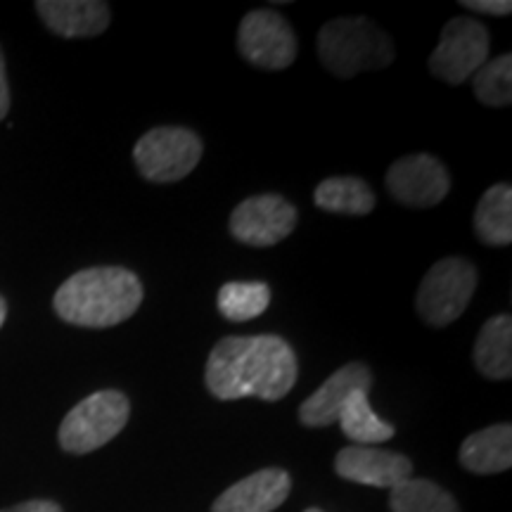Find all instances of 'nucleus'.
Masks as SVG:
<instances>
[{"label":"nucleus","instance_id":"obj_1","mask_svg":"<svg viewBox=\"0 0 512 512\" xmlns=\"http://www.w3.org/2000/svg\"><path fill=\"white\" fill-rule=\"evenodd\" d=\"M204 380L221 401H280L297 382V356L283 337H223L211 349Z\"/></svg>","mask_w":512,"mask_h":512},{"label":"nucleus","instance_id":"obj_2","mask_svg":"<svg viewBox=\"0 0 512 512\" xmlns=\"http://www.w3.org/2000/svg\"><path fill=\"white\" fill-rule=\"evenodd\" d=\"M53 304L57 316L79 328H112L138 311L143 285L126 268H86L62 283Z\"/></svg>","mask_w":512,"mask_h":512},{"label":"nucleus","instance_id":"obj_3","mask_svg":"<svg viewBox=\"0 0 512 512\" xmlns=\"http://www.w3.org/2000/svg\"><path fill=\"white\" fill-rule=\"evenodd\" d=\"M318 55L325 69L342 79L382 69L394 60L392 38L366 17L332 19L318 34Z\"/></svg>","mask_w":512,"mask_h":512},{"label":"nucleus","instance_id":"obj_4","mask_svg":"<svg viewBox=\"0 0 512 512\" xmlns=\"http://www.w3.org/2000/svg\"><path fill=\"white\" fill-rule=\"evenodd\" d=\"M128 415H131V403L124 394L114 389L95 392L76 403L62 420L60 446L76 456L98 451L124 430Z\"/></svg>","mask_w":512,"mask_h":512},{"label":"nucleus","instance_id":"obj_5","mask_svg":"<svg viewBox=\"0 0 512 512\" xmlns=\"http://www.w3.org/2000/svg\"><path fill=\"white\" fill-rule=\"evenodd\" d=\"M477 290V268L460 256H446L422 278L418 313L425 323L444 328L463 316Z\"/></svg>","mask_w":512,"mask_h":512},{"label":"nucleus","instance_id":"obj_6","mask_svg":"<svg viewBox=\"0 0 512 512\" xmlns=\"http://www.w3.org/2000/svg\"><path fill=\"white\" fill-rule=\"evenodd\" d=\"M133 159L147 181L176 183L200 164L202 140L190 128L159 126L138 140Z\"/></svg>","mask_w":512,"mask_h":512},{"label":"nucleus","instance_id":"obj_7","mask_svg":"<svg viewBox=\"0 0 512 512\" xmlns=\"http://www.w3.org/2000/svg\"><path fill=\"white\" fill-rule=\"evenodd\" d=\"M489 55V29L470 17H453L441 29L439 46L430 57V72L458 86L477 74Z\"/></svg>","mask_w":512,"mask_h":512},{"label":"nucleus","instance_id":"obj_8","mask_svg":"<svg viewBox=\"0 0 512 512\" xmlns=\"http://www.w3.org/2000/svg\"><path fill=\"white\" fill-rule=\"evenodd\" d=\"M238 50L254 67L280 72L294 62L299 46L292 27L280 12L252 10L238 29Z\"/></svg>","mask_w":512,"mask_h":512},{"label":"nucleus","instance_id":"obj_9","mask_svg":"<svg viewBox=\"0 0 512 512\" xmlns=\"http://www.w3.org/2000/svg\"><path fill=\"white\" fill-rule=\"evenodd\" d=\"M297 226V209L280 195H256L230 214V233L252 247H271L283 242Z\"/></svg>","mask_w":512,"mask_h":512},{"label":"nucleus","instance_id":"obj_10","mask_svg":"<svg viewBox=\"0 0 512 512\" xmlns=\"http://www.w3.org/2000/svg\"><path fill=\"white\" fill-rule=\"evenodd\" d=\"M387 188L394 200L406 207L430 209L451 190L446 166L432 155H408L396 159L387 171Z\"/></svg>","mask_w":512,"mask_h":512},{"label":"nucleus","instance_id":"obj_11","mask_svg":"<svg viewBox=\"0 0 512 512\" xmlns=\"http://www.w3.org/2000/svg\"><path fill=\"white\" fill-rule=\"evenodd\" d=\"M335 470L339 477L354 484L394 489L413 475V463L401 453L382 451L373 446H349L337 453Z\"/></svg>","mask_w":512,"mask_h":512},{"label":"nucleus","instance_id":"obj_12","mask_svg":"<svg viewBox=\"0 0 512 512\" xmlns=\"http://www.w3.org/2000/svg\"><path fill=\"white\" fill-rule=\"evenodd\" d=\"M370 384H373V373L363 363H349V366L339 368L302 403L299 420L306 427H330L332 422H337V415L349 396L361 389L368 392Z\"/></svg>","mask_w":512,"mask_h":512},{"label":"nucleus","instance_id":"obj_13","mask_svg":"<svg viewBox=\"0 0 512 512\" xmlns=\"http://www.w3.org/2000/svg\"><path fill=\"white\" fill-rule=\"evenodd\" d=\"M292 477L280 467L254 472L216 498L211 512H273L287 501Z\"/></svg>","mask_w":512,"mask_h":512},{"label":"nucleus","instance_id":"obj_14","mask_svg":"<svg viewBox=\"0 0 512 512\" xmlns=\"http://www.w3.org/2000/svg\"><path fill=\"white\" fill-rule=\"evenodd\" d=\"M38 15L64 38L100 36L110 27V5L98 0H38Z\"/></svg>","mask_w":512,"mask_h":512},{"label":"nucleus","instance_id":"obj_15","mask_svg":"<svg viewBox=\"0 0 512 512\" xmlns=\"http://www.w3.org/2000/svg\"><path fill=\"white\" fill-rule=\"evenodd\" d=\"M460 463L475 475H498L512 465V427L503 425L486 427L470 434L460 446Z\"/></svg>","mask_w":512,"mask_h":512},{"label":"nucleus","instance_id":"obj_16","mask_svg":"<svg viewBox=\"0 0 512 512\" xmlns=\"http://www.w3.org/2000/svg\"><path fill=\"white\" fill-rule=\"evenodd\" d=\"M477 370L489 380H508L512 375V320L496 316L486 320L475 344Z\"/></svg>","mask_w":512,"mask_h":512},{"label":"nucleus","instance_id":"obj_17","mask_svg":"<svg viewBox=\"0 0 512 512\" xmlns=\"http://www.w3.org/2000/svg\"><path fill=\"white\" fill-rule=\"evenodd\" d=\"M475 230L486 245L503 247L512 242V188L494 185L482 195L475 211Z\"/></svg>","mask_w":512,"mask_h":512},{"label":"nucleus","instance_id":"obj_18","mask_svg":"<svg viewBox=\"0 0 512 512\" xmlns=\"http://www.w3.org/2000/svg\"><path fill=\"white\" fill-rule=\"evenodd\" d=\"M313 200L320 209L335 211V214L366 216L375 209V195L363 178L335 176L325 178L313 192Z\"/></svg>","mask_w":512,"mask_h":512},{"label":"nucleus","instance_id":"obj_19","mask_svg":"<svg viewBox=\"0 0 512 512\" xmlns=\"http://www.w3.org/2000/svg\"><path fill=\"white\" fill-rule=\"evenodd\" d=\"M339 427H342L344 437L354 441L356 446H373L384 444L394 437V427L389 422L380 420L370 408L368 392H354L342 406L337 415Z\"/></svg>","mask_w":512,"mask_h":512},{"label":"nucleus","instance_id":"obj_20","mask_svg":"<svg viewBox=\"0 0 512 512\" xmlns=\"http://www.w3.org/2000/svg\"><path fill=\"white\" fill-rule=\"evenodd\" d=\"M392 512H460L456 498L430 479H406L389 496Z\"/></svg>","mask_w":512,"mask_h":512},{"label":"nucleus","instance_id":"obj_21","mask_svg":"<svg viewBox=\"0 0 512 512\" xmlns=\"http://www.w3.org/2000/svg\"><path fill=\"white\" fill-rule=\"evenodd\" d=\"M268 304H271V287L266 283H226L216 297L223 318L235 323L261 316Z\"/></svg>","mask_w":512,"mask_h":512},{"label":"nucleus","instance_id":"obj_22","mask_svg":"<svg viewBox=\"0 0 512 512\" xmlns=\"http://www.w3.org/2000/svg\"><path fill=\"white\" fill-rule=\"evenodd\" d=\"M475 95L482 105L508 107L512 102V55L484 62L475 74Z\"/></svg>","mask_w":512,"mask_h":512},{"label":"nucleus","instance_id":"obj_23","mask_svg":"<svg viewBox=\"0 0 512 512\" xmlns=\"http://www.w3.org/2000/svg\"><path fill=\"white\" fill-rule=\"evenodd\" d=\"M463 8L479 12V15L503 17L512 12V3L510 0H463Z\"/></svg>","mask_w":512,"mask_h":512},{"label":"nucleus","instance_id":"obj_24","mask_svg":"<svg viewBox=\"0 0 512 512\" xmlns=\"http://www.w3.org/2000/svg\"><path fill=\"white\" fill-rule=\"evenodd\" d=\"M8 110H10V86H8V74H5L3 50H0V121L8 117Z\"/></svg>","mask_w":512,"mask_h":512},{"label":"nucleus","instance_id":"obj_25","mask_svg":"<svg viewBox=\"0 0 512 512\" xmlns=\"http://www.w3.org/2000/svg\"><path fill=\"white\" fill-rule=\"evenodd\" d=\"M0 512H62V508L53 501H27V503L15 505V508L0 510Z\"/></svg>","mask_w":512,"mask_h":512},{"label":"nucleus","instance_id":"obj_26","mask_svg":"<svg viewBox=\"0 0 512 512\" xmlns=\"http://www.w3.org/2000/svg\"><path fill=\"white\" fill-rule=\"evenodd\" d=\"M5 316H8V304H5V299L0 297V328H3Z\"/></svg>","mask_w":512,"mask_h":512},{"label":"nucleus","instance_id":"obj_27","mask_svg":"<svg viewBox=\"0 0 512 512\" xmlns=\"http://www.w3.org/2000/svg\"><path fill=\"white\" fill-rule=\"evenodd\" d=\"M304 512H320V510H316V508H309V510H304Z\"/></svg>","mask_w":512,"mask_h":512}]
</instances>
